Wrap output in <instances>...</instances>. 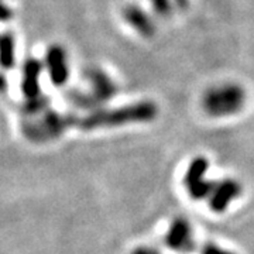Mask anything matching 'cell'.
Listing matches in <instances>:
<instances>
[{"mask_svg":"<svg viewBox=\"0 0 254 254\" xmlns=\"http://www.w3.org/2000/svg\"><path fill=\"white\" fill-rule=\"evenodd\" d=\"M155 115H157L155 105L150 102H141L136 105H130V106H123L119 109L96 110L85 118H79L78 126L83 130L122 126V125H128V123L153 120Z\"/></svg>","mask_w":254,"mask_h":254,"instance_id":"cell-1","label":"cell"},{"mask_svg":"<svg viewBox=\"0 0 254 254\" xmlns=\"http://www.w3.org/2000/svg\"><path fill=\"white\" fill-rule=\"evenodd\" d=\"M78 122H79V118H75L72 115H61L55 112H48L41 120L27 123L24 126V134L27 138L36 143L48 141L55 137L61 136L68 127L78 125Z\"/></svg>","mask_w":254,"mask_h":254,"instance_id":"cell-2","label":"cell"},{"mask_svg":"<svg viewBox=\"0 0 254 254\" xmlns=\"http://www.w3.org/2000/svg\"><path fill=\"white\" fill-rule=\"evenodd\" d=\"M243 103H245V93L239 86L235 85L212 89L203 100L205 110L212 116L233 115L243 106Z\"/></svg>","mask_w":254,"mask_h":254,"instance_id":"cell-3","label":"cell"},{"mask_svg":"<svg viewBox=\"0 0 254 254\" xmlns=\"http://www.w3.org/2000/svg\"><path fill=\"white\" fill-rule=\"evenodd\" d=\"M209 161L205 157H196L190 161V167L185 173L184 184L190 196L195 200L210 198L218 182L208 181L205 175L208 173Z\"/></svg>","mask_w":254,"mask_h":254,"instance_id":"cell-4","label":"cell"},{"mask_svg":"<svg viewBox=\"0 0 254 254\" xmlns=\"http://www.w3.org/2000/svg\"><path fill=\"white\" fill-rule=\"evenodd\" d=\"M165 243L175 252H182V253L192 252L195 249V242L192 237V229L188 220L182 218L175 219L168 229Z\"/></svg>","mask_w":254,"mask_h":254,"instance_id":"cell-5","label":"cell"},{"mask_svg":"<svg viewBox=\"0 0 254 254\" xmlns=\"http://www.w3.org/2000/svg\"><path fill=\"white\" fill-rule=\"evenodd\" d=\"M242 185L235 180H223L216 184L215 190L209 198V206L215 213H223L227 206L240 196Z\"/></svg>","mask_w":254,"mask_h":254,"instance_id":"cell-6","label":"cell"},{"mask_svg":"<svg viewBox=\"0 0 254 254\" xmlns=\"http://www.w3.org/2000/svg\"><path fill=\"white\" fill-rule=\"evenodd\" d=\"M48 63H50V75L54 83L61 85L66 79V65L64 60L63 51L60 48H53L48 55Z\"/></svg>","mask_w":254,"mask_h":254,"instance_id":"cell-7","label":"cell"},{"mask_svg":"<svg viewBox=\"0 0 254 254\" xmlns=\"http://www.w3.org/2000/svg\"><path fill=\"white\" fill-rule=\"evenodd\" d=\"M23 89L28 98H31V99L38 98L37 96V93H38V65L36 63L27 66V73H26V78L23 82Z\"/></svg>","mask_w":254,"mask_h":254,"instance_id":"cell-8","label":"cell"},{"mask_svg":"<svg viewBox=\"0 0 254 254\" xmlns=\"http://www.w3.org/2000/svg\"><path fill=\"white\" fill-rule=\"evenodd\" d=\"M200 254H236L233 252H229V250H225L219 246L213 245V243H206V245L202 247L200 250Z\"/></svg>","mask_w":254,"mask_h":254,"instance_id":"cell-9","label":"cell"},{"mask_svg":"<svg viewBox=\"0 0 254 254\" xmlns=\"http://www.w3.org/2000/svg\"><path fill=\"white\" fill-rule=\"evenodd\" d=\"M133 254H158L157 252H154L153 249H148V247H140L137 249L136 252Z\"/></svg>","mask_w":254,"mask_h":254,"instance_id":"cell-10","label":"cell"}]
</instances>
